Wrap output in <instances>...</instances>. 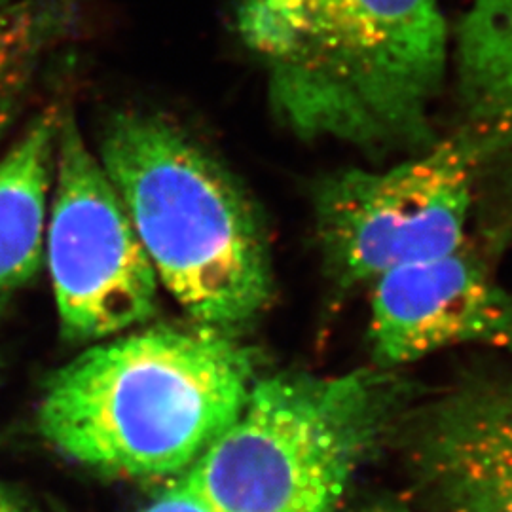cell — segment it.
Masks as SVG:
<instances>
[{
	"instance_id": "1",
	"label": "cell",
	"mask_w": 512,
	"mask_h": 512,
	"mask_svg": "<svg viewBox=\"0 0 512 512\" xmlns=\"http://www.w3.org/2000/svg\"><path fill=\"white\" fill-rule=\"evenodd\" d=\"M238 29L298 137L425 148L448 69L440 0H238Z\"/></svg>"
},
{
	"instance_id": "2",
	"label": "cell",
	"mask_w": 512,
	"mask_h": 512,
	"mask_svg": "<svg viewBox=\"0 0 512 512\" xmlns=\"http://www.w3.org/2000/svg\"><path fill=\"white\" fill-rule=\"evenodd\" d=\"M258 380L255 349L192 323L95 342L44 384L37 427L99 475L177 480L238 418Z\"/></svg>"
},
{
	"instance_id": "3",
	"label": "cell",
	"mask_w": 512,
	"mask_h": 512,
	"mask_svg": "<svg viewBox=\"0 0 512 512\" xmlns=\"http://www.w3.org/2000/svg\"><path fill=\"white\" fill-rule=\"evenodd\" d=\"M97 156L158 283L192 323L230 334L251 325L274 279L262 224L234 175L156 110L114 112Z\"/></svg>"
},
{
	"instance_id": "4",
	"label": "cell",
	"mask_w": 512,
	"mask_h": 512,
	"mask_svg": "<svg viewBox=\"0 0 512 512\" xmlns=\"http://www.w3.org/2000/svg\"><path fill=\"white\" fill-rule=\"evenodd\" d=\"M404 399L385 368L258 378L238 418L177 480L211 512H338Z\"/></svg>"
},
{
	"instance_id": "5",
	"label": "cell",
	"mask_w": 512,
	"mask_h": 512,
	"mask_svg": "<svg viewBox=\"0 0 512 512\" xmlns=\"http://www.w3.org/2000/svg\"><path fill=\"white\" fill-rule=\"evenodd\" d=\"M484 154L469 129L384 171L346 169L315 188V230L327 270L349 289L465 245Z\"/></svg>"
},
{
	"instance_id": "6",
	"label": "cell",
	"mask_w": 512,
	"mask_h": 512,
	"mask_svg": "<svg viewBox=\"0 0 512 512\" xmlns=\"http://www.w3.org/2000/svg\"><path fill=\"white\" fill-rule=\"evenodd\" d=\"M59 329L95 344L148 323L160 283L128 211L71 110L61 109L44 236Z\"/></svg>"
},
{
	"instance_id": "7",
	"label": "cell",
	"mask_w": 512,
	"mask_h": 512,
	"mask_svg": "<svg viewBox=\"0 0 512 512\" xmlns=\"http://www.w3.org/2000/svg\"><path fill=\"white\" fill-rule=\"evenodd\" d=\"M370 342L380 368L465 344L512 351V294L461 245L372 283Z\"/></svg>"
},
{
	"instance_id": "8",
	"label": "cell",
	"mask_w": 512,
	"mask_h": 512,
	"mask_svg": "<svg viewBox=\"0 0 512 512\" xmlns=\"http://www.w3.org/2000/svg\"><path fill=\"white\" fill-rule=\"evenodd\" d=\"M425 486L450 512H512V412L490 393L440 410L418 446Z\"/></svg>"
},
{
	"instance_id": "9",
	"label": "cell",
	"mask_w": 512,
	"mask_h": 512,
	"mask_svg": "<svg viewBox=\"0 0 512 512\" xmlns=\"http://www.w3.org/2000/svg\"><path fill=\"white\" fill-rule=\"evenodd\" d=\"M59 116L55 105L38 112L0 158V311L44 262Z\"/></svg>"
},
{
	"instance_id": "10",
	"label": "cell",
	"mask_w": 512,
	"mask_h": 512,
	"mask_svg": "<svg viewBox=\"0 0 512 512\" xmlns=\"http://www.w3.org/2000/svg\"><path fill=\"white\" fill-rule=\"evenodd\" d=\"M456 71L484 165L512 160V0H475L461 21Z\"/></svg>"
},
{
	"instance_id": "11",
	"label": "cell",
	"mask_w": 512,
	"mask_h": 512,
	"mask_svg": "<svg viewBox=\"0 0 512 512\" xmlns=\"http://www.w3.org/2000/svg\"><path fill=\"white\" fill-rule=\"evenodd\" d=\"M65 18L54 0L0 2V122L63 31Z\"/></svg>"
},
{
	"instance_id": "12",
	"label": "cell",
	"mask_w": 512,
	"mask_h": 512,
	"mask_svg": "<svg viewBox=\"0 0 512 512\" xmlns=\"http://www.w3.org/2000/svg\"><path fill=\"white\" fill-rule=\"evenodd\" d=\"M139 512H211L202 501L188 492L179 480L171 484L165 492L158 495L150 505Z\"/></svg>"
},
{
	"instance_id": "13",
	"label": "cell",
	"mask_w": 512,
	"mask_h": 512,
	"mask_svg": "<svg viewBox=\"0 0 512 512\" xmlns=\"http://www.w3.org/2000/svg\"><path fill=\"white\" fill-rule=\"evenodd\" d=\"M0 512H38L27 501H23L14 490L0 482Z\"/></svg>"
},
{
	"instance_id": "14",
	"label": "cell",
	"mask_w": 512,
	"mask_h": 512,
	"mask_svg": "<svg viewBox=\"0 0 512 512\" xmlns=\"http://www.w3.org/2000/svg\"><path fill=\"white\" fill-rule=\"evenodd\" d=\"M495 397L503 403V406L512 412V387H505V389H495Z\"/></svg>"
},
{
	"instance_id": "15",
	"label": "cell",
	"mask_w": 512,
	"mask_h": 512,
	"mask_svg": "<svg viewBox=\"0 0 512 512\" xmlns=\"http://www.w3.org/2000/svg\"><path fill=\"white\" fill-rule=\"evenodd\" d=\"M363 512H410L403 509V507H395V505H374V507H368Z\"/></svg>"
},
{
	"instance_id": "16",
	"label": "cell",
	"mask_w": 512,
	"mask_h": 512,
	"mask_svg": "<svg viewBox=\"0 0 512 512\" xmlns=\"http://www.w3.org/2000/svg\"><path fill=\"white\" fill-rule=\"evenodd\" d=\"M0 2H2V0H0Z\"/></svg>"
}]
</instances>
